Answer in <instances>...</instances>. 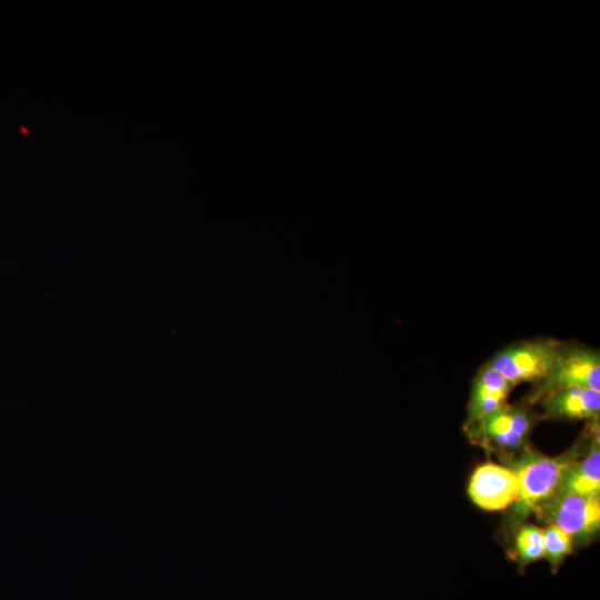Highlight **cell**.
Listing matches in <instances>:
<instances>
[{
    "mask_svg": "<svg viewBox=\"0 0 600 600\" xmlns=\"http://www.w3.org/2000/svg\"><path fill=\"white\" fill-rule=\"evenodd\" d=\"M578 452L573 450L559 457H546L527 449L511 469L520 483L514 512L524 517L556 496L577 462Z\"/></svg>",
    "mask_w": 600,
    "mask_h": 600,
    "instance_id": "6da1fadb",
    "label": "cell"
},
{
    "mask_svg": "<svg viewBox=\"0 0 600 600\" xmlns=\"http://www.w3.org/2000/svg\"><path fill=\"white\" fill-rule=\"evenodd\" d=\"M562 341L536 338L512 342L494 353L484 364L501 374L513 388L523 382L537 383L552 368Z\"/></svg>",
    "mask_w": 600,
    "mask_h": 600,
    "instance_id": "7a4b0ae2",
    "label": "cell"
},
{
    "mask_svg": "<svg viewBox=\"0 0 600 600\" xmlns=\"http://www.w3.org/2000/svg\"><path fill=\"white\" fill-rule=\"evenodd\" d=\"M569 388H589L600 391V352L580 343L562 342L548 374L533 384L531 402Z\"/></svg>",
    "mask_w": 600,
    "mask_h": 600,
    "instance_id": "3957f363",
    "label": "cell"
},
{
    "mask_svg": "<svg viewBox=\"0 0 600 600\" xmlns=\"http://www.w3.org/2000/svg\"><path fill=\"white\" fill-rule=\"evenodd\" d=\"M534 420V413L527 408L507 404L493 414L469 426L472 436L482 443L509 452L524 446Z\"/></svg>",
    "mask_w": 600,
    "mask_h": 600,
    "instance_id": "277c9868",
    "label": "cell"
},
{
    "mask_svg": "<svg viewBox=\"0 0 600 600\" xmlns=\"http://www.w3.org/2000/svg\"><path fill=\"white\" fill-rule=\"evenodd\" d=\"M569 536L588 537L600 524L599 497L559 491L536 511Z\"/></svg>",
    "mask_w": 600,
    "mask_h": 600,
    "instance_id": "5b68a950",
    "label": "cell"
},
{
    "mask_svg": "<svg viewBox=\"0 0 600 600\" xmlns=\"http://www.w3.org/2000/svg\"><path fill=\"white\" fill-rule=\"evenodd\" d=\"M519 488V478L514 471L496 463H486L471 476L468 493L479 508L497 511L514 503Z\"/></svg>",
    "mask_w": 600,
    "mask_h": 600,
    "instance_id": "8992f818",
    "label": "cell"
},
{
    "mask_svg": "<svg viewBox=\"0 0 600 600\" xmlns=\"http://www.w3.org/2000/svg\"><path fill=\"white\" fill-rule=\"evenodd\" d=\"M513 387L498 372L482 366L473 378L468 404L469 424L478 422L507 406Z\"/></svg>",
    "mask_w": 600,
    "mask_h": 600,
    "instance_id": "52a82bcc",
    "label": "cell"
},
{
    "mask_svg": "<svg viewBox=\"0 0 600 600\" xmlns=\"http://www.w3.org/2000/svg\"><path fill=\"white\" fill-rule=\"evenodd\" d=\"M543 401L546 416L553 419L596 420L600 411V391L569 388L552 392Z\"/></svg>",
    "mask_w": 600,
    "mask_h": 600,
    "instance_id": "ba28073f",
    "label": "cell"
},
{
    "mask_svg": "<svg viewBox=\"0 0 600 600\" xmlns=\"http://www.w3.org/2000/svg\"><path fill=\"white\" fill-rule=\"evenodd\" d=\"M560 491L584 497H599L600 451L599 444L596 446V440L588 457L581 462L577 461L569 470Z\"/></svg>",
    "mask_w": 600,
    "mask_h": 600,
    "instance_id": "9c48e42d",
    "label": "cell"
},
{
    "mask_svg": "<svg viewBox=\"0 0 600 600\" xmlns=\"http://www.w3.org/2000/svg\"><path fill=\"white\" fill-rule=\"evenodd\" d=\"M518 558L522 564L544 557L543 530L537 526H523L516 538Z\"/></svg>",
    "mask_w": 600,
    "mask_h": 600,
    "instance_id": "30bf717a",
    "label": "cell"
},
{
    "mask_svg": "<svg viewBox=\"0 0 600 600\" xmlns=\"http://www.w3.org/2000/svg\"><path fill=\"white\" fill-rule=\"evenodd\" d=\"M544 557L557 567L572 550V537L554 524L543 530Z\"/></svg>",
    "mask_w": 600,
    "mask_h": 600,
    "instance_id": "8fae6325",
    "label": "cell"
}]
</instances>
